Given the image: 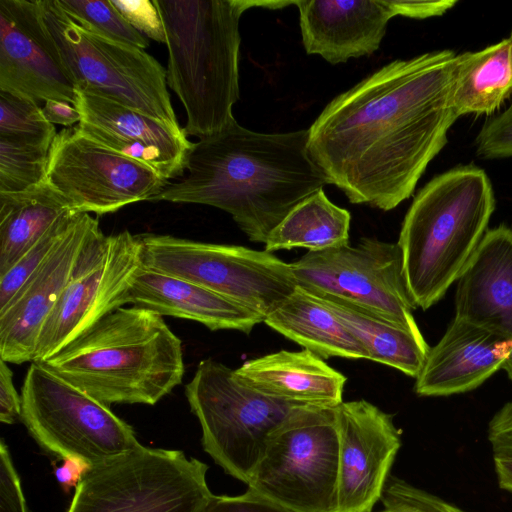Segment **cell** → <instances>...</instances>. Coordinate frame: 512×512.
I'll use <instances>...</instances> for the list:
<instances>
[{"label": "cell", "instance_id": "cell-36", "mask_svg": "<svg viewBox=\"0 0 512 512\" xmlns=\"http://www.w3.org/2000/svg\"><path fill=\"white\" fill-rule=\"evenodd\" d=\"M0 512H28L20 477L3 439L0 442Z\"/></svg>", "mask_w": 512, "mask_h": 512}, {"label": "cell", "instance_id": "cell-12", "mask_svg": "<svg viewBox=\"0 0 512 512\" xmlns=\"http://www.w3.org/2000/svg\"><path fill=\"white\" fill-rule=\"evenodd\" d=\"M290 264L297 286L349 302L422 336L397 243L365 237L356 246L308 251Z\"/></svg>", "mask_w": 512, "mask_h": 512}, {"label": "cell", "instance_id": "cell-28", "mask_svg": "<svg viewBox=\"0 0 512 512\" xmlns=\"http://www.w3.org/2000/svg\"><path fill=\"white\" fill-rule=\"evenodd\" d=\"M350 212L332 203L323 189L300 202L269 234L268 252L307 248L321 251L349 244Z\"/></svg>", "mask_w": 512, "mask_h": 512}, {"label": "cell", "instance_id": "cell-42", "mask_svg": "<svg viewBox=\"0 0 512 512\" xmlns=\"http://www.w3.org/2000/svg\"><path fill=\"white\" fill-rule=\"evenodd\" d=\"M42 111L46 119L54 124L73 127L75 123H79L81 115L77 108L66 101L47 100L44 102Z\"/></svg>", "mask_w": 512, "mask_h": 512}, {"label": "cell", "instance_id": "cell-32", "mask_svg": "<svg viewBox=\"0 0 512 512\" xmlns=\"http://www.w3.org/2000/svg\"><path fill=\"white\" fill-rule=\"evenodd\" d=\"M76 214H72L54 225L5 274L0 276V310L10 303L42 266Z\"/></svg>", "mask_w": 512, "mask_h": 512}, {"label": "cell", "instance_id": "cell-26", "mask_svg": "<svg viewBox=\"0 0 512 512\" xmlns=\"http://www.w3.org/2000/svg\"><path fill=\"white\" fill-rule=\"evenodd\" d=\"M343 321L367 350L369 360L393 367L416 378L430 347L423 335L375 316L349 302L316 295Z\"/></svg>", "mask_w": 512, "mask_h": 512}, {"label": "cell", "instance_id": "cell-11", "mask_svg": "<svg viewBox=\"0 0 512 512\" xmlns=\"http://www.w3.org/2000/svg\"><path fill=\"white\" fill-rule=\"evenodd\" d=\"M20 395V420L43 449L62 460L93 467L142 446L108 405L39 363L31 362Z\"/></svg>", "mask_w": 512, "mask_h": 512}, {"label": "cell", "instance_id": "cell-39", "mask_svg": "<svg viewBox=\"0 0 512 512\" xmlns=\"http://www.w3.org/2000/svg\"><path fill=\"white\" fill-rule=\"evenodd\" d=\"M395 16L425 19L441 16L457 4V0H389Z\"/></svg>", "mask_w": 512, "mask_h": 512}, {"label": "cell", "instance_id": "cell-9", "mask_svg": "<svg viewBox=\"0 0 512 512\" xmlns=\"http://www.w3.org/2000/svg\"><path fill=\"white\" fill-rule=\"evenodd\" d=\"M142 266L181 278L259 314L263 321L297 287L290 263L266 250L143 234Z\"/></svg>", "mask_w": 512, "mask_h": 512}, {"label": "cell", "instance_id": "cell-8", "mask_svg": "<svg viewBox=\"0 0 512 512\" xmlns=\"http://www.w3.org/2000/svg\"><path fill=\"white\" fill-rule=\"evenodd\" d=\"M208 466L183 451L141 446L90 467L67 512H200Z\"/></svg>", "mask_w": 512, "mask_h": 512}, {"label": "cell", "instance_id": "cell-29", "mask_svg": "<svg viewBox=\"0 0 512 512\" xmlns=\"http://www.w3.org/2000/svg\"><path fill=\"white\" fill-rule=\"evenodd\" d=\"M78 25L102 38L145 50L147 38L133 28L111 0H56Z\"/></svg>", "mask_w": 512, "mask_h": 512}, {"label": "cell", "instance_id": "cell-5", "mask_svg": "<svg viewBox=\"0 0 512 512\" xmlns=\"http://www.w3.org/2000/svg\"><path fill=\"white\" fill-rule=\"evenodd\" d=\"M494 209L490 180L474 166L440 174L418 192L397 242L415 308H430L458 279L487 232Z\"/></svg>", "mask_w": 512, "mask_h": 512}, {"label": "cell", "instance_id": "cell-15", "mask_svg": "<svg viewBox=\"0 0 512 512\" xmlns=\"http://www.w3.org/2000/svg\"><path fill=\"white\" fill-rule=\"evenodd\" d=\"M0 91L37 103H75V85L44 21L42 0H0Z\"/></svg>", "mask_w": 512, "mask_h": 512}, {"label": "cell", "instance_id": "cell-40", "mask_svg": "<svg viewBox=\"0 0 512 512\" xmlns=\"http://www.w3.org/2000/svg\"><path fill=\"white\" fill-rule=\"evenodd\" d=\"M493 461L499 487L512 493V443H494Z\"/></svg>", "mask_w": 512, "mask_h": 512}, {"label": "cell", "instance_id": "cell-13", "mask_svg": "<svg viewBox=\"0 0 512 512\" xmlns=\"http://www.w3.org/2000/svg\"><path fill=\"white\" fill-rule=\"evenodd\" d=\"M142 266L139 235L124 230L94 235L81 250L58 302L46 319L33 361L42 362L109 312Z\"/></svg>", "mask_w": 512, "mask_h": 512}, {"label": "cell", "instance_id": "cell-22", "mask_svg": "<svg viewBox=\"0 0 512 512\" xmlns=\"http://www.w3.org/2000/svg\"><path fill=\"white\" fill-rule=\"evenodd\" d=\"M197 321L210 330L231 329L244 333L263 318L256 312L193 282L162 274L143 266L122 297V305Z\"/></svg>", "mask_w": 512, "mask_h": 512}, {"label": "cell", "instance_id": "cell-19", "mask_svg": "<svg viewBox=\"0 0 512 512\" xmlns=\"http://www.w3.org/2000/svg\"><path fill=\"white\" fill-rule=\"evenodd\" d=\"M306 53L331 64L377 51L395 16L389 0H296Z\"/></svg>", "mask_w": 512, "mask_h": 512}, {"label": "cell", "instance_id": "cell-38", "mask_svg": "<svg viewBox=\"0 0 512 512\" xmlns=\"http://www.w3.org/2000/svg\"><path fill=\"white\" fill-rule=\"evenodd\" d=\"M9 363L0 360V421L13 424L21 419L22 401L13 384Z\"/></svg>", "mask_w": 512, "mask_h": 512}, {"label": "cell", "instance_id": "cell-18", "mask_svg": "<svg viewBox=\"0 0 512 512\" xmlns=\"http://www.w3.org/2000/svg\"><path fill=\"white\" fill-rule=\"evenodd\" d=\"M81 115L78 128L121 155L151 168L171 182L183 176L193 145L159 121L108 98L75 88Z\"/></svg>", "mask_w": 512, "mask_h": 512}, {"label": "cell", "instance_id": "cell-4", "mask_svg": "<svg viewBox=\"0 0 512 512\" xmlns=\"http://www.w3.org/2000/svg\"><path fill=\"white\" fill-rule=\"evenodd\" d=\"M165 30L167 85L186 112L185 134L214 135L235 120L239 21L252 0H153Z\"/></svg>", "mask_w": 512, "mask_h": 512}, {"label": "cell", "instance_id": "cell-33", "mask_svg": "<svg viewBox=\"0 0 512 512\" xmlns=\"http://www.w3.org/2000/svg\"><path fill=\"white\" fill-rule=\"evenodd\" d=\"M380 501L392 512H466L438 496L390 475Z\"/></svg>", "mask_w": 512, "mask_h": 512}, {"label": "cell", "instance_id": "cell-35", "mask_svg": "<svg viewBox=\"0 0 512 512\" xmlns=\"http://www.w3.org/2000/svg\"><path fill=\"white\" fill-rule=\"evenodd\" d=\"M125 20L146 38L165 43V30L153 0H111Z\"/></svg>", "mask_w": 512, "mask_h": 512}, {"label": "cell", "instance_id": "cell-46", "mask_svg": "<svg viewBox=\"0 0 512 512\" xmlns=\"http://www.w3.org/2000/svg\"><path fill=\"white\" fill-rule=\"evenodd\" d=\"M509 38H511V39H512V31H511V35H510V37H509Z\"/></svg>", "mask_w": 512, "mask_h": 512}, {"label": "cell", "instance_id": "cell-24", "mask_svg": "<svg viewBox=\"0 0 512 512\" xmlns=\"http://www.w3.org/2000/svg\"><path fill=\"white\" fill-rule=\"evenodd\" d=\"M263 322L322 359H369L365 347L328 305L299 286Z\"/></svg>", "mask_w": 512, "mask_h": 512}, {"label": "cell", "instance_id": "cell-31", "mask_svg": "<svg viewBox=\"0 0 512 512\" xmlns=\"http://www.w3.org/2000/svg\"><path fill=\"white\" fill-rule=\"evenodd\" d=\"M57 132L39 103L0 91V137L51 147Z\"/></svg>", "mask_w": 512, "mask_h": 512}, {"label": "cell", "instance_id": "cell-25", "mask_svg": "<svg viewBox=\"0 0 512 512\" xmlns=\"http://www.w3.org/2000/svg\"><path fill=\"white\" fill-rule=\"evenodd\" d=\"M47 180L17 193H0V276L54 225L76 214Z\"/></svg>", "mask_w": 512, "mask_h": 512}, {"label": "cell", "instance_id": "cell-21", "mask_svg": "<svg viewBox=\"0 0 512 512\" xmlns=\"http://www.w3.org/2000/svg\"><path fill=\"white\" fill-rule=\"evenodd\" d=\"M456 281L455 317L512 340V229L488 230Z\"/></svg>", "mask_w": 512, "mask_h": 512}, {"label": "cell", "instance_id": "cell-3", "mask_svg": "<svg viewBox=\"0 0 512 512\" xmlns=\"http://www.w3.org/2000/svg\"><path fill=\"white\" fill-rule=\"evenodd\" d=\"M106 404L154 405L180 385L181 340L162 316L119 307L39 362Z\"/></svg>", "mask_w": 512, "mask_h": 512}, {"label": "cell", "instance_id": "cell-14", "mask_svg": "<svg viewBox=\"0 0 512 512\" xmlns=\"http://www.w3.org/2000/svg\"><path fill=\"white\" fill-rule=\"evenodd\" d=\"M47 182L77 213L99 216L152 201L169 184L143 163L87 136L77 125L56 134Z\"/></svg>", "mask_w": 512, "mask_h": 512}, {"label": "cell", "instance_id": "cell-17", "mask_svg": "<svg viewBox=\"0 0 512 512\" xmlns=\"http://www.w3.org/2000/svg\"><path fill=\"white\" fill-rule=\"evenodd\" d=\"M99 222L77 213L54 250L10 303L0 310V357L7 363L32 362L40 331L58 302L85 244Z\"/></svg>", "mask_w": 512, "mask_h": 512}, {"label": "cell", "instance_id": "cell-16", "mask_svg": "<svg viewBox=\"0 0 512 512\" xmlns=\"http://www.w3.org/2000/svg\"><path fill=\"white\" fill-rule=\"evenodd\" d=\"M338 432L337 512H371L401 446L392 415L366 400L335 408Z\"/></svg>", "mask_w": 512, "mask_h": 512}, {"label": "cell", "instance_id": "cell-30", "mask_svg": "<svg viewBox=\"0 0 512 512\" xmlns=\"http://www.w3.org/2000/svg\"><path fill=\"white\" fill-rule=\"evenodd\" d=\"M51 147L0 137V193H17L47 180Z\"/></svg>", "mask_w": 512, "mask_h": 512}, {"label": "cell", "instance_id": "cell-7", "mask_svg": "<svg viewBox=\"0 0 512 512\" xmlns=\"http://www.w3.org/2000/svg\"><path fill=\"white\" fill-rule=\"evenodd\" d=\"M44 21L75 88L96 94L183 133L174 112L165 68L145 50L83 29L58 5L42 0Z\"/></svg>", "mask_w": 512, "mask_h": 512}, {"label": "cell", "instance_id": "cell-10", "mask_svg": "<svg viewBox=\"0 0 512 512\" xmlns=\"http://www.w3.org/2000/svg\"><path fill=\"white\" fill-rule=\"evenodd\" d=\"M334 408L294 406L272 434L248 488L292 512H337Z\"/></svg>", "mask_w": 512, "mask_h": 512}, {"label": "cell", "instance_id": "cell-27", "mask_svg": "<svg viewBox=\"0 0 512 512\" xmlns=\"http://www.w3.org/2000/svg\"><path fill=\"white\" fill-rule=\"evenodd\" d=\"M512 94V39L460 54L453 106L460 117L491 114Z\"/></svg>", "mask_w": 512, "mask_h": 512}, {"label": "cell", "instance_id": "cell-1", "mask_svg": "<svg viewBox=\"0 0 512 512\" xmlns=\"http://www.w3.org/2000/svg\"><path fill=\"white\" fill-rule=\"evenodd\" d=\"M459 60L438 50L390 62L336 96L308 128L310 155L352 204L389 211L413 194L459 118Z\"/></svg>", "mask_w": 512, "mask_h": 512}, {"label": "cell", "instance_id": "cell-41", "mask_svg": "<svg viewBox=\"0 0 512 512\" xmlns=\"http://www.w3.org/2000/svg\"><path fill=\"white\" fill-rule=\"evenodd\" d=\"M488 440L494 443H512V401L505 403L488 424Z\"/></svg>", "mask_w": 512, "mask_h": 512}, {"label": "cell", "instance_id": "cell-44", "mask_svg": "<svg viewBox=\"0 0 512 512\" xmlns=\"http://www.w3.org/2000/svg\"><path fill=\"white\" fill-rule=\"evenodd\" d=\"M503 369L507 372L509 378L512 380V352L510 356L506 359Z\"/></svg>", "mask_w": 512, "mask_h": 512}, {"label": "cell", "instance_id": "cell-20", "mask_svg": "<svg viewBox=\"0 0 512 512\" xmlns=\"http://www.w3.org/2000/svg\"><path fill=\"white\" fill-rule=\"evenodd\" d=\"M511 352L512 340L454 317L429 349L415 378V392L436 397L474 390L503 368Z\"/></svg>", "mask_w": 512, "mask_h": 512}, {"label": "cell", "instance_id": "cell-2", "mask_svg": "<svg viewBox=\"0 0 512 512\" xmlns=\"http://www.w3.org/2000/svg\"><path fill=\"white\" fill-rule=\"evenodd\" d=\"M309 129L259 133L234 121L194 142L185 172L152 201L209 205L229 213L252 242L300 202L331 184L308 149Z\"/></svg>", "mask_w": 512, "mask_h": 512}, {"label": "cell", "instance_id": "cell-34", "mask_svg": "<svg viewBox=\"0 0 512 512\" xmlns=\"http://www.w3.org/2000/svg\"><path fill=\"white\" fill-rule=\"evenodd\" d=\"M476 146L478 154L484 158L512 156V102L504 112L483 125Z\"/></svg>", "mask_w": 512, "mask_h": 512}, {"label": "cell", "instance_id": "cell-37", "mask_svg": "<svg viewBox=\"0 0 512 512\" xmlns=\"http://www.w3.org/2000/svg\"><path fill=\"white\" fill-rule=\"evenodd\" d=\"M200 512H292L261 494L247 489L237 496L212 494Z\"/></svg>", "mask_w": 512, "mask_h": 512}, {"label": "cell", "instance_id": "cell-43", "mask_svg": "<svg viewBox=\"0 0 512 512\" xmlns=\"http://www.w3.org/2000/svg\"><path fill=\"white\" fill-rule=\"evenodd\" d=\"M90 466L77 459H63V464L55 469V476L65 490L77 486Z\"/></svg>", "mask_w": 512, "mask_h": 512}, {"label": "cell", "instance_id": "cell-45", "mask_svg": "<svg viewBox=\"0 0 512 512\" xmlns=\"http://www.w3.org/2000/svg\"><path fill=\"white\" fill-rule=\"evenodd\" d=\"M381 512H392V511L387 510V509H384V510H383V511H381Z\"/></svg>", "mask_w": 512, "mask_h": 512}, {"label": "cell", "instance_id": "cell-23", "mask_svg": "<svg viewBox=\"0 0 512 512\" xmlns=\"http://www.w3.org/2000/svg\"><path fill=\"white\" fill-rule=\"evenodd\" d=\"M235 372L261 394L296 406H338L347 380L306 349L270 353L246 361Z\"/></svg>", "mask_w": 512, "mask_h": 512}, {"label": "cell", "instance_id": "cell-6", "mask_svg": "<svg viewBox=\"0 0 512 512\" xmlns=\"http://www.w3.org/2000/svg\"><path fill=\"white\" fill-rule=\"evenodd\" d=\"M185 395L200 423L205 452L246 484L272 434L296 406L261 394L212 358L198 364Z\"/></svg>", "mask_w": 512, "mask_h": 512}]
</instances>
